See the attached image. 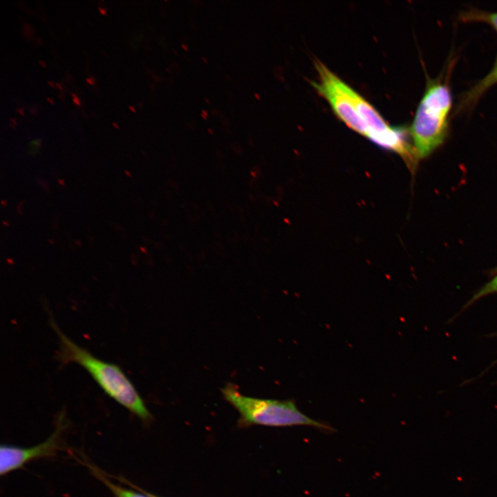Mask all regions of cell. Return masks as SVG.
Listing matches in <instances>:
<instances>
[{"mask_svg":"<svg viewBox=\"0 0 497 497\" xmlns=\"http://www.w3.org/2000/svg\"><path fill=\"white\" fill-rule=\"evenodd\" d=\"M221 391L224 398L239 412L238 425L242 427L251 425L276 427L306 425L329 431L333 430L331 427L302 413L293 400L246 396L240 393L233 384H228Z\"/></svg>","mask_w":497,"mask_h":497,"instance_id":"3957f363","label":"cell"},{"mask_svg":"<svg viewBox=\"0 0 497 497\" xmlns=\"http://www.w3.org/2000/svg\"><path fill=\"white\" fill-rule=\"evenodd\" d=\"M497 84V58L491 70L477 84L467 90L459 104V110L469 108L491 87Z\"/></svg>","mask_w":497,"mask_h":497,"instance_id":"8992f818","label":"cell"},{"mask_svg":"<svg viewBox=\"0 0 497 497\" xmlns=\"http://www.w3.org/2000/svg\"><path fill=\"white\" fill-rule=\"evenodd\" d=\"M90 469L93 474L110 489L115 497H150L146 491L134 485L133 487L140 492L115 484L94 467H90Z\"/></svg>","mask_w":497,"mask_h":497,"instance_id":"52a82bcc","label":"cell"},{"mask_svg":"<svg viewBox=\"0 0 497 497\" xmlns=\"http://www.w3.org/2000/svg\"><path fill=\"white\" fill-rule=\"evenodd\" d=\"M315 66L318 80L311 84L330 105L335 115L349 128L367 137V127L360 117L353 99V90L322 62L317 60Z\"/></svg>","mask_w":497,"mask_h":497,"instance_id":"277c9868","label":"cell"},{"mask_svg":"<svg viewBox=\"0 0 497 497\" xmlns=\"http://www.w3.org/2000/svg\"><path fill=\"white\" fill-rule=\"evenodd\" d=\"M73 101H74V103L76 104L77 105H80V101H79V99L78 98L75 97L74 99H73Z\"/></svg>","mask_w":497,"mask_h":497,"instance_id":"8fae6325","label":"cell"},{"mask_svg":"<svg viewBox=\"0 0 497 497\" xmlns=\"http://www.w3.org/2000/svg\"><path fill=\"white\" fill-rule=\"evenodd\" d=\"M460 18L466 22L485 23L493 28L497 32V12H489L478 10H470L463 12Z\"/></svg>","mask_w":497,"mask_h":497,"instance_id":"ba28073f","label":"cell"},{"mask_svg":"<svg viewBox=\"0 0 497 497\" xmlns=\"http://www.w3.org/2000/svg\"><path fill=\"white\" fill-rule=\"evenodd\" d=\"M452 98L449 86L438 79L427 82L409 130L418 159L441 146L447 136Z\"/></svg>","mask_w":497,"mask_h":497,"instance_id":"7a4b0ae2","label":"cell"},{"mask_svg":"<svg viewBox=\"0 0 497 497\" xmlns=\"http://www.w3.org/2000/svg\"><path fill=\"white\" fill-rule=\"evenodd\" d=\"M41 144L40 139H35L29 143L30 153L35 154L39 151V146Z\"/></svg>","mask_w":497,"mask_h":497,"instance_id":"30bf717a","label":"cell"},{"mask_svg":"<svg viewBox=\"0 0 497 497\" xmlns=\"http://www.w3.org/2000/svg\"><path fill=\"white\" fill-rule=\"evenodd\" d=\"M497 293V273L487 283L483 285L469 300L465 308L473 304L478 300L489 294Z\"/></svg>","mask_w":497,"mask_h":497,"instance_id":"9c48e42d","label":"cell"},{"mask_svg":"<svg viewBox=\"0 0 497 497\" xmlns=\"http://www.w3.org/2000/svg\"><path fill=\"white\" fill-rule=\"evenodd\" d=\"M64 416L57 418L53 433L43 442L29 447L3 445L0 447V474L6 475L38 458L54 456L61 447V436L66 428Z\"/></svg>","mask_w":497,"mask_h":497,"instance_id":"5b68a950","label":"cell"},{"mask_svg":"<svg viewBox=\"0 0 497 497\" xmlns=\"http://www.w3.org/2000/svg\"><path fill=\"white\" fill-rule=\"evenodd\" d=\"M50 322L58 336L57 358L61 363L81 366L109 397L144 422L151 420L142 397L119 366L95 357L66 335L53 319Z\"/></svg>","mask_w":497,"mask_h":497,"instance_id":"6da1fadb","label":"cell"},{"mask_svg":"<svg viewBox=\"0 0 497 497\" xmlns=\"http://www.w3.org/2000/svg\"><path fill=\"white\" fill-rule=\"evenodd\" d=\"M146 493H147L150 497H159V496H156V495L148 493V492H147V491H146Z\"/></svg>","mask_w":497,"mask_h":497,"instance_id":"7c38bea8","label":"cell"}]
</instances>
